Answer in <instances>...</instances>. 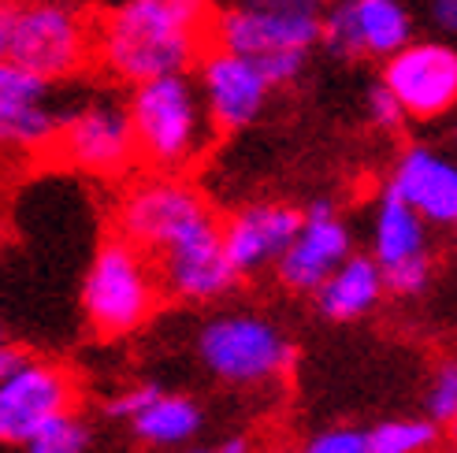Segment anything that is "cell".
Instances as JSON below:
<instances>
[{
    "label": "cell",
    "instance_id": "6da1fadb",
    "mask_svg": "<svg viewBox=\"0 0 457 453\" xmlns=\"http://www.w3.org/2000/svg\"><path fill=\"white\" fill-rule=\"evenodd\" d=\"M209 15L171 0H120L97 19V63L120 82L179 75L201 56Z\"/></svg>",
    "mask_w": 457,
    "mask_h": 453
},
{
    "label": "cell",
    "instance_id": "7a4b0ae2",
    "mask_svg": "<svg viewBox=\"0 0 457 453\" xmlns=\"http://www.w3.org/2000/svg\"><path fill=\"white\" fill-rule=\"evenodd\" d=\"M328 0H216L209 15L212 45L257 60L276 86L302 75L312 45L324 41Z\"/></svg>",
    "mask_w": 457,
    "mask_h": 453
},
{
    "label": "cell",
    "instance_id": "3957f363",
    "mask_svg": "<svg viewBox=\"0 0 457 453\" xmlns=\"http://www.w3.org/2000/svg\"><path fill=\"white\" fill-rule=\"evenodd\" d=\"M130 123L138 142V161L149 171L182 175L194 168L216 138V123L204 108L197 78L187 71L160 75L130 89Z\"/></svg>",
    "mask_w": 457,
    "mask_h": 453
},
{
    "label": "cell",
    "instance_id": "277c9868",
    "mask_svg": "<svg viewBox=\"0 0 457 453\" xmlns=\"http://www.w3.org/2000/svg\"><path fill=\"white\" fill-rule=\"evenodd\" d=\"M0 56L41 78H71L97 60V22L63 0H4Z\"/></svg>",
    "mask_w": 457,
    "mask_h": 453
},
{
    "label": "cell",
    "instance_id": "5b68a950",
    "mask_svg": "<svg viewBox=\"0 0 457 453\" xmlns=\"http://www.w3.org/2000/svg\"><path fill=\"white\" fill-rule=\"evenodd\" d=\"M160 271L145 249L127 238H108L89 260L82 283V312L101 338H123L138 331L160 301Z\"/></svg>",
    "mask_w": 457,
    "mask_h": 453
},
{
    "label": "cell",
    "instance_id": "8992f818",
    "mask_svg": "<svg viewBox=\"0 0 457 453\" xmlns=\"http://www.w3.org/2000/svg\"><path fill=\"white\" fill-rule=\"evenodd\" d=\"M216 223L220 219L209 201H204V194L190 178L171 171H145L116 201L120 238L145 249L149 257H160L164 249L187 242Z\"/></svg>",
    "mask_w": 457,
    "mask_h": 453
},
{
    "label": "cell",
    "instance_id": "52a82bcc",
    "mask_svg": "<svg viewBox=\"0 0 457 453\" xmlns=\"http://www.w3.org/2000/svg\"><path fill=\"white\" fill-rule=\"evenodd\" d=\"M201 368L231 387H268L279 383L294 365L290 338L264 316L223 312L197 331Z\"/></svg>",
    "mask_w": 457,
    "mask_h": 453
},
{
    "label": "cell",
    "instance_id": "ba28073f",
    "mask_svg": "<svg viewBox=\"0 0 457 453\" xmlns=\"http://www.w3.org/2000/svg\"><path fill=\"white\" fill-rule=\"evenodd\" d=\"M75 379L56 360H41L19 346L0 350V439L27 446L45 424L75 409Z\"/></svg>",
    "mask_w": 457,
    "mask_h": 453
},
{
    "label": "cell",
    "instance_id": "9c48e42d",
    "mask_svg": "<svg viewBox=\"0 0 457 453\" xmlns=\"http://www.w3.org/2000/svg\"><path fill=\"white\" fill-rule=\"evenodd\" d=\"M53 156L94 178H120L138 161L130 108L112 97H89L63 116Z\"/></svg>",
    "mask_w": 457,
    "mask_h": 453
},
{
    "label": "cell",
    "instance_id": "30bf717a",
    "mask_svg": "<svg viewBox=\"0 0 457 453\" xmlns=\"http://www.w3.org/2000/svg\"><path fill=\"white\" fill-rule=\"evenodd\" d=\"M409 119L436 123L457 111V49L450 41H409L391 60H383L379 78Z\"/></svg>",
    "mask_w": 457,
    "mask_h": 453
},
{
    "label": "cell",
    "instance_id": "8fae6325",
    "mask_svg": "<svg viewBox=\"0 0 457 453\" xmlns=\"http://www.w3.org/2000/svg\"><path fill=\"white\" fill-rule=\"evenodd\" d=\"M194 67L204 108H209L220 134L245 130L249 123L261 119L276 82L257 60H249L235 49H223V45H209Z\"/></svg>",
    "mask_w": 457,
    "mask_h": 453
},
{
    "label": "cell",
    "instance_id": "7c38bea8",
    "mask_svg": "<svg viewBox=\"0 0 457 453\" xmlns=\"http://www.w3.org/2000/svg\"><path fill=\"white\" fill-rule=\"evenodd\" d=\"M428 219L391 186L376 201L372 216V257L379 260L386 290L398 298H417L431 279V245Z\"/></svg>",
    "mask_w": 457,
    "mask_h": 453
},
{
    "label": "cell",
    "instance_id": "4fadbf2b",
    "mask_svg": "<svg viewBox=\"0 0 457 453\" xmlns=\"http://www.w3.org/2000/svg\"><path fill=\"white\" fill-rule=\"evenodd\" d=\"M413 41L405 0H328L324 45L350 60H391Z\"/></svg>",
    "mask_w": 457,
    "mask_h": 453
},
{
    "label": "cell",
    "instance_id": "5bb4252c",
    "mask_svg": "<svg viewBox=\"0 0 457 453\" xmlns=\"http://www.w3.org/2000/svg\"><path fill=\"white\" fill-rule=\"evenodd\" d=\"M63 111L53 97V78H41L27 67L0 63V138L22 156L53 152Z\"/></svg>",
    "mask_w": 457,
    "mask_h": 453
},
{
    "label": "cell",
    "instance_id": "9a60e30c",
    "mask_svg": "<svg viewBox=\"0 0 457 453\" xmlns=\"http://www.w3.org/2000/svg\"><path fill=\"white\" fill-rule=\"evenodd\" d=\"M164 293H171L175 301H220L238 286V268L227 257L223 245V223L204 226L194 238L179 242L171 249H164L160 257H153Z\"/></svg>",
    "mask_w": 457,
    "mask_h": 453
},
{
    "label": "cell",
    "instance_id": "2e32d148",
    "mask_svg": "<svg viewBox=\"0 0 457 453\" xmlns=\"http://www.w3.org/2000/svg\"><path fill=\"white\" fill-rule=\"evenodd\" d=\"M350 257V226L342 223V216L328 201H316L305 209L302 231L276 264V276L294 293H316L331 279V271L342 268Z\"/></svg>",
    "mask_w": 457,
    "mask_h": 453
},
{
    "label": "cell",
    "instance_id": "e0dca14e",
    "mask_svg": "<svg viewBox=\"0 0 457 453\" xmlns=\"http://www.w3.org/2000/svg\"><path fill=\"white\" fill-rule=\"evenodd\" d=\"M305 212L279 205V201H253L223 219V245L227 257L238 268V276H257L264 268H276L290 242L298 238Z\"/></svg>",
    "mask_w": 457,
    "mask_h": 453
},
{
    "label": "cell",
    "instance_id": "ac0fdd59",
    "mask_svg": "<svg viewBox=\"0 0 457 453\" xmlns=\"http://www.w3.org/2000/svg\"><path fill=\"white\" fill-rule=\"evenodd\" d=\"M391 186L428 223L453 226L457 219V164L431 145H409L391 171Z\"/></svg>",
    "mask_w": 457,
    "mask_h": 453
},
{
    "label": "cell",
    "instance_id": "d6986e66",
    "mask_svg": "<svg viewBox=\"0 0 457 453\" xmlns=\"http://www.w3.org/2000/svg\"><path fill=\"white\" fill-rule=\"evenodd\" d=\"M386 293V276L376 257H350L342 268L331 271V279L316 290V309L328 320H361L369 316Z\"/></svg>",
    "mask_w": 457,
    "mask_h": 453
},
{
    "label": "cell",
    "instance_id": "ffe728a7",
    "mask_svg": "<svg viewBox=\"0 0 457 453\" xmlns=\"http://www.w3.org/2000/svg\"><path fill=\"white\" fill-rule=\"evenodd\" d=\"M130 427L145 446H156V449L182 446V442H190L201 432V409H197V401H190V398L160 391L145 409L130 420Z\"/></svg>",
    "mask_w": 457,
    "mask_h": 453
},
{
    "label": "cell",
    "instance_id": "44dd1931",
    "mask_svg": "<svg viewBox=\"0 0 457 453\" xmlns=\"http://www.w3.org/2000/svg\"><path fill=\"white\" fill-rule=\"evenodd\" d=\"M372 453H436L439 446V424L436 420H379L369 432Z\"/></svg>",
    "mask_w": 457,
    "mask_h": 453
},
{
    "label": "cell",
    "instance_id": "7402d4cb",
    "mask_svg": "<svg viewBox=\"0 0 457 453\" xmlns=\"http://www.w3.org/2000/svg\"><path fill=\"white\" fill-rule=\"evenodd\" d=\"M86 449H89V427L75 416V409L49 420L27 442V453H86Z\"/></svg>",
    "mask_w": 457,
    "mask_h": 453
},
{
    "label": "cell",
    "instance_id": "603a6c76",
    "mask_svg": "<svg viewBox=\"0 0 457 453\" xmlns=\"http://www.w3.org/2000/svg\"><path fill=\"white\" fill-rule=\"evenodd\" d=\"M428 416L436 424H453L457 420V357L443 360V365L436 368V375H431L428 383Z\"/></svg>",
    "mask_w": 457,
    "mask_h": 453
},
{
    "label": "cell",
    "instance_id": "cb8c5ba5",
    "mask_svg": "<svg viewBox=\"0 0 457 453\" xmlns=\"http://www.w3.org/2000/svg\"><path fill=\"white\" fill-rule=\"evenodd\" d=\"M302 453H372L369 432H357V427H331V432L312 435Z\"/></svg>",
    "mask_w": 457,
    "mask_h": 453
},
{
    "label": "cell",
    "instance_id": "d4e9b609",
    "mask_svg": "<svg viewBox=\"0 0 457 453\" xmlns=\"http://www.w3.org/2000/svg\"><path fill=\"white\" fill-rule=\"evenodd\" d=\"M369 123H372L376 130H383V134H402L405 123H409L405 108L398 104V97H395L383 82L369 94Z\"/></svg>",
    "mask_w": 457,
    "mask_h": 453
},
{
    "label": "cell",
    "instance_id": "484cf974",
    "mask_svg": "<svg viewBox=\"0 0 457 453\" xmlns=\"http://www.w3.org/2000/svg\"><path fill=\"white\" fill-rule=\"evenodd\" d=\"M156 394H160V387H153V383H142V387L120 391V394H112V398L104 401V413H108V416H116V420H134Z\"/></svg>",
    "mask_w": 457,
    "mask_h": 453
},
{
    "label": "cell",
    "instance_id": "4316f807",
    "mask_svg": "<svg viewBox=\"0 0 457 453\" xmlns=\"http://www.w3.org/2000/svg\"><path fill=\"white\" fill-rule=\"evenodd\" d=\"M431 22L443 34H457V0H431Z\"/></svg>",
    "mask_w": 457,
    "mask_h": 453
},
{
    "label": "cell",
    "instance_id": "83f0119b",
    "mask_svg": "<svg viewBox=\"0 0 457 453\" xmlns=\"http://www.w3.org/2000/svg\"><path fill=\"white\" fill-rule=\"evenodd\" d=\"M220 453H249V435H231L220 442Z\"/></svg>",
    "mask_w": 457,
    "mask_h": 453
},
{
    "label": "cell",
    "instance_id": "f1b7e54d",
    "mask_svg": "<svg viewBox=\"0 0 457 453\" xmlns=\"http://www.w3.org/2000/svg\"><path fill=\"white\" fill-rule=\"evenodd\" d=\"M171 4H182V8H190V12H197V15H212V8H216V0H171Z\"/></svg>",
    "mask_w": 457,
    "mask_h": 453
},
{
    "label": "cell",
    "instance_id": "f546056e",
    "mask_svg": "<svg viewBox=\"0 0 457 453\" xmlns=\"http://www.w3.org/2000/svg\"><path fill=\"white\" fill-rule=\"evenodd\" d=\"M182 453H220V446H216V449H209V446H197V449H182Z\"/></svg>",
    "mask_w": 457,
    "mask_h": 453
},
{
    "label": "cell",
    "instance_id": "4dcf8cb0",
    "mask_svg": "<svg viewBox=\"0 0 457 453\" xmlns=\"http://www.w3.org/2000/svg\"><path fill=\"white\" fill-rule=\"evenodd\" d=\"M450 442H453V446H457V420H453V424H450Z\"/></svg>",
    "mask_w": 457,
    "mask_h": 453
},
{
    "label": "cell",
    "instance_id": "1f68e13d",
    "mask_svg": "<svg viewBox=\"0 0 457 453\" xmlns=\"http://www.w3.org/2000/svg\"><path fill=\"white\" fill-rule=\"evenodd\" d=\"M453 145H457V123H453Z\"/></svg>",
    "mask_w": 457,
    "mask_h": 453
},
{
    "label": "cell",
    "instance_id": "d6a6232c",
    "mask_svg": "<svg viewBox=\"0 0 457 453\" xmlns=\"http://www.w3.org/2000/svg\"><path fill=\"white\" fill-rule=\"evenodd\" d=\"M450 453H457V446H453V449H450Z\"/></svg>",
    "mask_w": 457,
    "mask_h": 453
},
{
    "label": "cell",
    "instance_id": "836d02e7",
    "mask_svg": "<svg viewBox=\"0 0 457 453\" xmlns=\"http://www.w3.org/2000/svg\"><path fill=\"white\" fill-rule=\"evenodd\" d=\"M453 226H457V219H453Z\"/></svg>",
    "mask_w": 457,
    "mask_h": 453
}]
</instances>
